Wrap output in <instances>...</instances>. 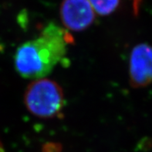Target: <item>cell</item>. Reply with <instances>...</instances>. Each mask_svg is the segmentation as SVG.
Masks as SVG:
<instances>
[{
    "instance_id": "7a4b0ae2",
    "label": "cell",
    "mask_w": 152,
    "mask_h": 152,
    "mask_svg": "<svg viewBox=\"0 0 152 152\" xmlns=\"http://www.w3.org/2000/svg\"><path fill=\"white\" fill-rule=\"evenodd\" d=\"M24 103L27 110L37 117L54 118L60 116L64 109V92L51 79H35L26 89Z\"/></svg>"
},
{
    "instance_id": "8992f818",
    "label": "cell",
    "mask_w": 152,
    "mask_h": 152,
    "mask_svg": "<svg viewBox=\"0 0 152 152\" xmlns=\"http://www.w3.org/2000/svg\"><path fill=\"white\" fill-rule=\"evenodd\" d=\"M132 6H133V12L134 15L137 16L139 13V9L141 6V0H131Z\"/></svg>"
},
{
    "instance_id": "6da1fadb",
    "label": "cell",
    "mask_w": 152,
    "mask_h": 152,
    "mask_svg": "<svg viewBox=\"0 0 152 152\" xmlns=\"http://www.w3.org/2000/svg\"><path fill=\"white\" fill-rule=\"evenodd\" d=\"M72 43L73 37L67 30L49 23L37 38L18 47L14 57L15 69L25 79L45 78L61 62Z\"/></svg>"
},
{
    "instance_id": "3957f363",
    "label": "cell",
    "mask_w": 152,
    "mask_h": 152,
    "mask_svg": "<svg viewBox=\"0 0 152 152\" xmlns=\"http://www.w3.org/2000/svg\"><path fill=\"white\" fill-rule=\"evenodd\" d=\"M94 13L88 0H64L60 6V18L67 30L88 28L94 20Z\"/></svg>"
},
{
    "instance_id": "5b68a950",
    "label": "cell",
    "mask_w": 152,
    "mask_h": 152,
    "mask_svg": "<svg viewBox=\"0 0 152 152\" xmlns=\"http://www.w3.org/2000/svg\"><path fill=\"white\" fill-rule=\"evenodd\" d=\"M93 10L100 16H107L114 13L120 3V0H88Z\"/></svg>"
},
{
    "instance_id": "52a82bcc",
    "label": "cell",
    "mask_w": 152,
    "mask_h": 152,
    "mask_svg": "<svg viewBox=\"0 0 152 152\" xmlns=\"http://www.w3.org/2000/svg\"><path fill=\"white\" fill-rule=\"evenodd\" d=\"M0 152H5L4 151V149H3V147H2V144L0 142Z\"/></svg>"
},
{
    "instance_id": "277c9868",
    "label": "cell",
    "mask_w": 152,
    "mask_h": 152,
    "mask_svg": "<svg viewBox=\"0 0 152 152\" xmlns=\"http://www.w3.org/2000/svg\"><path fill=\"white\" fill-rule=\"evenodd\" d=\"M130 83L134 88H143L152 82V47L139 44L132 49L129 60Z\"/></svg>"
}]
</instances>
